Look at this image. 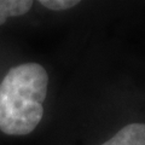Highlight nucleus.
Masks as SVG:
<instances>
[{
	"label": "nucleus",
	"mask_w": 145,
	"mask_h": 145,
	"mask_svg": "<svg viewBox=\"0 0 145 145\" xmlns=\"http://www.w3.org/2000/svg\"><path fill=\"white\" fill-rule=\"evenodd\" d=\"M48 74L39 63L12 67L0 82V131L8 135L31 133L44 115Z\"/></svg>",
	"instance_id": "nucleus-1"
},
{
	"label": "nucleus",
	"mask_w": 145,
	"mask_h": 145,
	"mask_svg": "<svg viewBox=\"0 0 145 145\" xmlns=\"http://www.w3.org/2000/svg\"><path fill=\"white\" fill-rule=\"evenodd\" d=\"M31 6L33 1L30 0H0V24L5 23L8 17L24 15Z\"/></svg>",
	"instance_id": "nucleus-3"
},
{
	"label": "nucleus",
	"mask_w": 145,
	"mask_h": 145,
	"mask_svg": "<svg viewBox=\"0 0 145 145\" xmlns=\"http://www.w3.org/2000/svg\"><path fill=\"white\" fill-rule=\"evenodd\" d=\"M102 145H145V123L127 125Z\"/></svg>",
	"instance_id": "nucleus-2"
},
{
	"label": "nucleus",
	"mask_w": 145,
	"mask_h": 145,
	"mask_svg": "<svg viewBox=\"0 0 145 145\" xmlns=\"http://www.w3.org/2000/svg\"><path fill=\"white\" fill-rule=\"evenodd\" d=\"M40 4L53 11H64L76 6L79 1L78 0H40Z\"/></svg>",
	"instance_id": "nucleus-4"
}]
</instances>
